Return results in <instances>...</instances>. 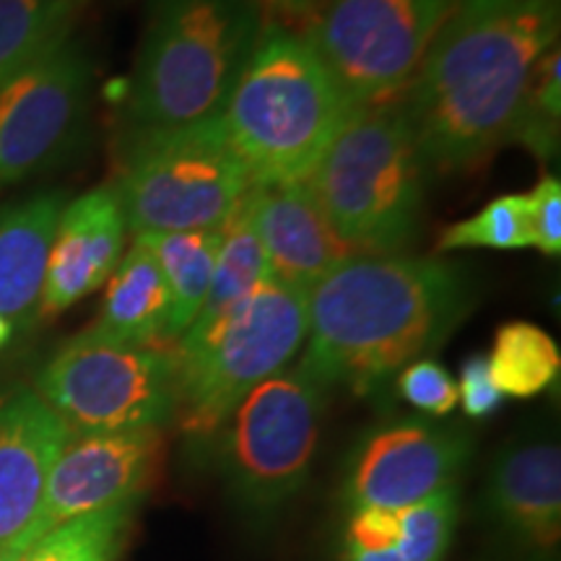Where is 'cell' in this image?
I'll return each instance as SVG.
<instances>
[{
    "instance_id": "6da1fadb",
    "label": "cell",
    "mask_w": 561,
    "mask_h": 561,
    "mask_svg": "<svg viewBox=\"0 0 561 561\" xmlns=\"http://www.w3.org/2000/svg\"><path fill=\"white\" fill-rule=\"evenodd\" d=\"M559 24V0L453 11L401 102L424 170L473 172L510 144Z\"/></svg>"
},
{
    "instance_id": "7a4b0ae2",
    "label": "cell",
    "mask_w": 561,
    "mask_h": 561,
    "mask_svg": "<svg viewBox=\"0 0 561 561\" xmlns=\"http://www.w3.org/2000/svg\"><path fill=\"white\" fill-rule=\"evenodd\" d=\"M473 286L458 265L421 255H351L307 297L297 367L322 390L371 398L468 318Z\"/></svg>"
},
{
    "instance_id": "3957f363",
    "label": "cell",
    "mask_w": 561,
    "mask_h": 561,
    "mask_svg": "<svg viewBox=\"0 0 561 561\" xmlns=\"http://www.w3.org/2000/svg\"><path fill=\"white\" fill-rule=\"evenodd\" d=\"M261 32L257 0H151L125 91L128 128L219 117Z\"/></svg>"
},
{
    "instance_id": "277c9868",
    "label": "cell",
    "mask_w": 561,
    "mask_h": 561,
    "mask_svg": "<svg viewBox=\"0 0 561 561\" xmlns=\"http://www.w3.org/2000/svg\"><path fill=\"white\" fill-rule=\"evenodd\" d=\"M348 112L310 42L271 24L219 117L252 182H301Z\"/></svg>"
},
{
    "instance_id": "5b68a950",
    "label": "cell",
    "mask_w": 561,
    "mask_h": 561,
    "mask_svg": "<svg viewBox=\"0 0 561 561\" xmlns=\"http://www.w3.org/2000/svg\"><path fill=\"white\" fill-rule=\"evenodd\" d=\"M424 172L403 104L390 100L351 110L305 182L356 255H398L419 234Z\"/></svg>"
},
{
    "instance_id": "8992f818",
    "label": "cell",
    "mask_w": 561,
    "mask_h": 561,
    "mask_svg": "<svg viewBox=\"0 0 561 561\" xmlns=\"http://www.w3.org/2000/svg\"><path fill=\"white\" fill-rule=\"evenodd\" d=\"M310 294L265 278L201 339L174 346V424L195 445L214 442L252 388L286 369L307 339Z\"/></svg>"
},
{
    "instance_id": "52a82bcc",
    "label": "cell",
    "mask_w": 561,
    "mask_h": 561,
    "mask_svg": "<svg viewBox=\"0 0 561 561\" xmlns=\"http://www.w3.org/2000/svg\"><path fill=\"white\" fill-rule=\"evenodd\" d=\"M244 161L229 144L221 117L128 128L112 182L133 234L221 227L250 191Z\"/></svg>"
},
{
    "instance_id": "ba28073f",
    "label": "cell",
    "mask_w": 561,
    "mask_h": 561,
    "mask_svg": "<svg viewBox=\"0 0 561 561\" xmlns=\"http://www.w3.org/2000/svg\"><path fill=\"white\" fill-rule=\"evenodd\" d=\"M325 392L299 367L252 388L216 432V462L231 502L250 523L276 520L310 479Z\"/></svg>"
},
{
    "instance_id": "9c48e42d",
    "label": "cell",
    "mask_w": 561,
    "mask_h": 561,
    "mask_svg": "<svg viewBox=\"0 0 561 561\" xmlns=\"http://www.w3.org/2000/svg\"><path fill=\"white\" fill-rule=\"evenodd\" d=\"M34 390L73 434L164 430L178 405V359L167 346L83 331L47 359Z\"/></svg>"
},
{
    "instance_id": "30bf717a",
    "label": "cell",
    "mask_w": 561,
    "mask_h": 561,
    "mask_svg": "<svg viewBox=\"0 0 561 561\" xmlns=\"http://www.w3.org/2000/svg\"><path fill=\"white\" fill-rule=\"evenodd\" d=\"M453 11L455 0H325L305 39L356 110L409 89Z\"/></svg>"
},
{
    "instance_id": "8fae6325",
    "label": "cell",
    "mask_w": 561,
    "mask_h": 561,
    "mask_svg": "<svg viewBox=\"0 0 561 561\" xmlns=\"http://www.w3.org/2000/svg\"><path fill=\"white\" fill-rule=\"evenodd\" d=\"M89 55L68 39L0 83V191L68 153L87 123Z\"/></svg>"
},
{
    "instance_id": "7c38bea8",
    "label": "cell",
    "mask_w": 561,
    "mask_h": 561,
    "mask_svg": "<svg viewBox=\"0 0 561 561\" xmlns=\"http://www.w3.org/2000/svg\"><path fill=\"white\" fill-rule=\"evenodd\" d=\"M473 442L458 426L426 419H390L351 447L341 496L348 510H403L458 483Z\"/></svg>"
},
{
    "instance_id": "4fadbf2b",
    "label": "cell",
    "mask_w": 561,
    "mask_h": 561,
    "mask_svg": "<svg viewBox=\"0 0 561 561\" xmlns=\"http://www.w3.org/2000/svg\"><path fill=\"white\" fill-rule=\"evenodd\" d=\"M164 432L73 434L55 460L34 517L42 536L73 517L117 504H138L164 462Z\"/></svg>"
},
{
    "instance_id": "5bb4252c",
    "label": "cell",
    "mask_w": 561,
    "mask_h": 561,
    "mask_svg": "<svg viewBox=\"0 0 561 561\" xmlns=\"http://www.w3.org/2000/svg\"><path fill=\"white\" fill-rule=\"evenodd\" d=\"M252 227L263 244L271 278L310 294L328 273L356 255L322 214L307 182H252Z\"/></svg>"
},
{
    "instance_id": "9a60e30c",
    "label": "cell",
    "mask_w": 561,
    "mask_h": 561,
    "mask_svg": "<svg viewBox=\"0 0 561 561\" xmlns=\"http://www.w3.org/2000/svg\"><path fill=\"white\" fill-rule=\"evenodd\" d=\"M125 237L128 224L112 185L66 201L55 224L37 318H58L102 289L121 263Z\"/></svg>"
},
{
    "instance_id": "2e32d148",
    "label": "cell",
    "mask_w": 561,
    "mask_h": 561,
    "mask_svg": "<svg viewBox=\"0 0 561 561\" xmlns=\"http://www.w3.org/2000/svg\"><path fill=\"white\" fill-rule=\"evenodd\" d=\"M70 430L34 388L0 392V546L37 517Z\"/></svg>"
},
{
    "instance_id": "e0dca14e",
    "label": "cell",
    "mask_w": 561,
    "mask_h": 561,
    "mask_svg": "<svg viewBox=\"0 0 561 561\" xmlns=\"http://www.w3.org/2000/svg\"><path fill=\"white\" fill-rule=\"evenodd\" d=\"M486 510L510 538L549 551L561 536V453L551 442H525L496 455Z\"/></svg>"
},
{
    "instance_id": "ac0fdd59",
    "label": "cell",
    "mask_w": 561,
    "mask_h": 561,
    "mask_svg": "<svg viewBox=\"0 0 561 561\" xmlns=\"http://www.w3.org/2000/svg\"><path fill=\"white\" fill-rule=\"evenodd\" d=\"M66 193L45 191L0 203V314L24 333L37 320L47 255Z\"/></svg>"
},
{
    "instance_id": "d6986e66",
    "label": "cell",
    "mask_w": 561,
    "mask_h": 561,
    "mask_svg": "<svg viewBox=\"0 0 561 561\" xmlns=\"http://www.w3.org/2000/svg\"><path fill=\"white\" fill-rule=\"evenodd\" d=\"M104 286L102 307L87 333L128 346H167L170 289L144 242L133 237Z\"/></svg>"
},
{
    "instance_id": "ffe728a7",
    "label": "cell",
    "mask_w": 561,
    "mask_h": 561,
    "mask_svg": "<svg viewBox=\"0 0 561 561\" xmlns=\"http://www.w3.org/2000/svg\"><path fill=\"white\" fill-rule=\"evenodd\" d=\"M136 240L144 242L157 257L161 276L170 289V322H167V346H170V343H178L198 318L208 294L216 252H219L221 227L151 231V234H136Z\"/></svg>"
},
{
    "instance_id": "44dd1931",
    "label": "cell",
    "mask_w": 561,
    "mask_h": 561,
    "mask_svg": "<svg viewBox=\"0 0 561 561\" xmlns=\"http://www.w3.org/2000/svg\"><path fill=\"white\" fill-rule=\"evenodd\" d=\"M268 261H265L263 244L252 227L248 193L231 208V214L221 224V242L216 252L214 273H210L208 294L203 299L198 318L187 328L178 343H191L201 339L208 328H214L237 301H242L261 280L268 278ZM174 343V346H178Z\"/></svg>"
},
{
    "instance_id": "7402d4cb",
    "label": "cell",
    "mask_w": 561,
    "mask_h": 561,
    "mask_svg": "<svg viewBox=\"0 0 561 561\" xmlns=\"http://www.w3.org/2000/svg\"><path fill=\"white\" fill-rule=\"evenodd\" d=\"M87 0H0V83L66 45Z\"/></svg>"
},
{
    "instance_id": "603a6c76",
    "label": "cell",
    "mask_w": 561,
    "mask_h": 561,
    "mask_svg": "<svg viewBox=\"0 0 561 561\" xmlns=\"http://www.w3.org/2000/svg\"><path fill=\"white\" fill-rule=\"evenodd\" d=\"M494 388L510 398H536L559 380L561 354L543 328L525 320L500 325L486 359Z\"/></svg>"
},
{
    "instance_id": "cb8c5ba5",
    "label": "cell",
    "mask_w": 561,
    "mask_h": 561,
    "mask_svg": "<svg viewBox=\"0 0 561 561\" xmlns=\"http://www.w3.org/2000/svg\"><path fill=\"white\" fill-rule=\"evenodd\" d=\"M136 504H117L47 530L21 561H117Z\"/></svg>"
},
{
    "instance_id": "d4e9b609",
    "label": "cell",
    "mask_w": 561,
    "mask_h": 561,
    "mask_svg": "<svg viewBox=\"0 0 561 561\" xmlns=\"http://www.w3.org/2000/svg\"><path fill=\"white\" fill-rule=\"evenodd\" d=\"M561 58L559 47H551L536 62L533 79L525 94L523 110L517 115L510 144H520L533 157L549 161L559 149L561 125Z\"/></svg>"
},
{
    "instance_id": "484cf974",
    "label": "cell",
    "mask_w": 561,
    "mask_h": 561,
    "mask_svg": "<svg viewBox=\"0 0 561 561\" xmlns=\"http://www.w3.org/2000/svg\"><path fill=\"white\" fill-rule=\"evenodd\" d=\"M398 512L396 551L403 561H445L460 517L458 483L434 491Z\"/></svg>"
},
{
    "instance_id": "4316f807",
    "label": "cell",
    "mask_w": 561,
    "mask_h": 561,
    "mask_svg": "<svg viewBox=\"0 0 561 561\" xmlns=\"http://www.w3.org/2000/svg\"><path fill=\"white\" fill-rule=\"evenodd\" d=\"M530 248L525 195L512 193L489 201L479 214L439 231L437 250H523Z\"/></svg>"
},
{
    "instance_id": "83f0119b",
    "label": "cell",
    "mask_w": 561,
    "mask_h": 561,
    "mask_svg": "<svg viewBox=\"0 0 561 561\" xmlns=\"http://www.w3.org/2000/svg\"><path fill=\"white\" fill-rule=\"evenodd\" d=\"M396 388L405 403L430 416H447L458 405V382L439 362L426 356L398 371Z\"/></svg>"
},
{
    "instance_id": "f1b7e54d",
    "label": "cell",
    "mask_w": 561,
    "mask_h": 561,
    "mask_svg": "<svg viewBox=\"0 0 561 561\" xmlns=\"http://www.w3.org/2000/svg\"><path fill=\"white\" fill-rule=\"evenodd\" d=\"M525 195V221H528L530 248L546 257H559L561 252V182L546 174Z\"/></svg>"
},
{
    "instance_id": "f546056e",
    "label": "cell",
    "mask_w": 561,
    "mask_h": 561,
    "mask_svg": "<svg viewBox=\"0 0 561 561\" xmlns=\"http://www.w3.org/2000/svg\"><path fill=\"white\" fill-rule=\"evenodd\" d=\"M398 543V512L380 507L351 510L343 530V553L388 551Z\"/></svg>"
},
{
    "instance_id": "4dcf8cb0",
    "label": "cell",
    "mask_w": 561,
    "mask_h": 561,
    "mask_svg": "<svg viewBox=\"0 0 561 561\" xmlns=\"http://www.w3.org/2000/svg\"><path fill=\"white\" fill-rule=\"evenodd\" d=\"M504 396L494 388L489 375L486 356L476 354L462 362L460 382H458V403L471 419H489L491 413L500 411Z\"/></svg>"
},
{
    "instance_id": "1f68e13d",
    "label": "cell",
    "mask_w": 561,
    "mask_h": 561,
    "mask_svg": "<svg viewBox=\"0 0 561 561\" xmlns=\"http://www.w3.org/2000/svg\"><path fill=\"white\" fill-rule=\"evenodd\" d=\"M257 3L268 5L271 11L280 13V16L310 19L325 5V0H257Z\"/></svg>"
},
{
    "instance_id": "d6a6232c",
    "label": "cell",
    "mask_w": 561,
    "mask_h": 561,
    "mask_svg": "<svg viewBox=\"0 0 561 561\" xmlns=\"http://www.w3.org/2000/svg\"><path fill=\"white\" fill-rule=\"evenodd\" d=\"M39 536H42L39 528L32 523L30 528L21 533V536H16V538H13V541L0 546V561H21V559L26 557V551L32 549V543L37 541Z\"/></svg>"
},
{
    "instance_id": "836d02e7",
    "label": "cell",
    "mask_w": 561,
    "mask_h": 561,
    "mask_svg": "<svg viewBox=\"0 0 561 561\" xmlns=\"http://www.w3.org/2000/svg\"><path fill=\"white\" fill-rule=\"evenodd\" d=\"M346 561H403L396 549L388 551H354L346 553Z\"/></svg>"
},
{
    "instance_id": "e575fe53",
    "label": "cell",
    "mask_w": 561,
    "mask_h": 561,
    "mask_svg": "<svg viewBox=\"0 0 561 561\" xmlns=\"http://www.w3.org/2000/svg\"><path fill=\"white\" fill-rule=\"evenodd\" d=\"M517 0H455V11H481V9H496V5H510Z\"/></svg>"
}]
</instances>
